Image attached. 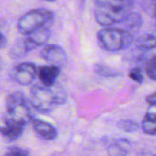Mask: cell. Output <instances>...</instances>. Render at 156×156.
<instances>
[{"label":"cell","mask_w":156,"mask_h":156,"mask_svg":"<svg viewBox=\"0 0 156 156\" xmlns=\"http://www.w3.org/2000/svg\"><path fill=\"white\" fill-rule=\"evenodd\" d=\"M95 19L103 27L127 20L134 4V0H95Z\"/></svg>","instance_id":"cell-1"},{"label":"cell","mask_w":156,"mask_h":156,"mask_svg":"<svg viewBox=\"0 0 156 156\" xmlns=\"http://www.w3.org/2000/svg\"><path fill=\"white\" fill-rule=\"evenodd\" d=\"M67 100V95L63 87L57 82L51 87L35 85L29 92V101L32 107L41 112L48 113L56 106L63 104Z\"/></svg>","instance_id":"cell-2"},{"label":"cell","mask_w":156,"mask_h":156,"mask_svg":"<svg viewBox=\"0 0 156 156\" xmlns=\"http://www.w3.org/2000/svg\"><path fill=\"white\" fill-rule=\"evenodd\" d=\"M54 13L46 8L32 9L22 15L17 23L18 32L22 35L30 34L43 27H50L53 23Z\"/></svg>","instance_id":"cell-3"},{"label":"cell","mask_w":156,"mask_h":156,"mask_svg":"<svg viewBox=\"0 0 156 156\" xmlns=\"http://www.w3.org/2000/svg\"><path fill=\"white\" fill-rule=\"evenodd\" d=\"M97 39L106 50L118 52L129 48L133 41V37L127 30L108 27L97 32Z\"/></svg>","instance_id":"cell-4"},{"label":"cell","mask_w":156,"mask_h":156,"mask_svg":"<svg viewBox=\"0 0 156 156\" xmlns=\"http://www.w3.org/2000/svg\"><path fill=\"white\" fill-rule=\"evenodd\" d=\"M6 115L23 125H26L32 120L29 107L25 96L21 92L9 94L6 101Z\"/></svg>","instance_id":"cell-5"},{"label":"cell","mask_w":156,"mask_h":156,"mask_svg":"<svg viewBox=\"0 0 156 156\" xmlns=\"http://www.w3.org/2000/svg\"><path fill=\"white\" fill-rule=\"evenodd\" d=\"M50 35L49 27H43L26 35L27 37L18 41L11 49L10 56L13 58L25 56L27 53L34 50L38 47L45 45L50 38Z\"/></svg>","instance_id":"cell-6"},{"label":"cell","mask_w":156,"mask_h":156,"mask_svg":"<svg viewBox=\"0 0 156 156\" xmlns=\"http://www.w3.org/2000/svg\"><path fill=\"white\" fill-rule=\"evenodd\" d=\"M38 69L30 62H23L15 66L10 71V77L20 85H29L37 76Z\"/></svg>","instance_id":"cell-7"},{"label":"cell","mask_w":156,"mask_h":156,"mask_svg":"<svg viewBox=\"0 0 156 156\" xmlns=\"http://www.w3.org/2000/svg\"><path fill=\"white\" fill-rule=\"evenodd\" d=\"M40 57L48 63L59 68L64 66L67 62L66 53L63 48L55 44L46 45L40 51Z\"/></svg>","instance_id":"cell-8"},{"label":"cell","mask_w":156,"mask_h":156,"mask_svg":"<svg viewBox=\"0 0 156 156\" xmlns=\"http://www.w3.org/2000/svg\"><path fill=\"white\" fill-rule=\"evenodd\" d=\"M23 124L12 120L6 115L4 116V125L0 126V133L10 141L17 140L20 137L24 130Z\"/></svg>","instance_id":"cell-9"},{"label":"cell","mask_w":156,"mask_h":156,"mask_svg":"<svg viewBox=\"0 0 156 156\" xmlns=\"http://www.w3.org/2000/svg\"><path fill=\"white\" fill-rule=\"evenodd\" d=\"M37 75L44 87H51L60 75V68L53 65L42 66L38 69Z\"/></svg>","instance_id":"cell-10"},{"label":"cell","mask_w":156,"mask_h":156,"mask_svg":"<svg viewBox=\"0 0 156 156\" xmlns=\"http://www.w3.org/2000/svg\"><path fill=\"white\" fill-rule=\"evenodd\" d=\"M32 125L36 133L44 140L51 141L57 137L58 132L54 126L51 124L42 122L40 120H31Z\"/></svg>","instance_id":"cell-11"},{"label":"cell","mask_w":156,"mask_h":156,"mask_svg":"<svg viewBox=\"0 0 156 156\" xmlns=\"http://www.w3.org/2000/svg\"><path fill=\"white\" fill-rule=\"evenodd\" d=\"M142 128L145 133L156 135V106L150 105V108L143 118Z\"/></svg>","instance_id":"cell-12"},{"label":"cell","mask_w":156,"mask_h":156,"mask_svg":"<svg viewBox=\"0 0 156 156\" xmlns=\"http://www.w3.org/2000/svg\"><path fill=\"white\" fill-rule=\"evenodd\" d=\"M131 149V144L126 139H120L113 142L108 148L109 156H127Z\"/></svg>","instance_id":"cell-13"},{"label":"cell","mask_w":156,"mask_h":156,"mask_svg":"<svg viewBox=\"0 0 156 156\" xmlns=\"http://www.w3.org/2000/svg\"><path fill=\"white\" fill-rule=\"evenodd\" d=\"M140 48L144 50H149L156 48V30L150 33L141 43Z\"/></svg>","instance_id":"cell-14"},{"label":"cell","mask_w":156,"mask_h":156,"mask_svg":"<svg viewBox=\"0 0 156 156\" xmlns=\"http://www.w3.org/2000/svg\"><path fill=\"white\" fill-rule=\"evenodd\" d=\"M119 128L126 133H132L139 130V124L132 120H122L119 122Z\"/></svg>","instance_id":"cell-15"},{"label":"cell","mask_w":156,"mask_h":156,"mask_svg":"<svg viewBox=\"0 0 156 156\" xmlns=\"http://www.w3.org/2000/svg\"><path fill=\"white\" fill-rule=\"evenodd\" d=\"M145 72L151 80H156V56L147 62L145 66Z\"/></svg>","instance_id":"cell-16"},{"label":"cell","mask_w":156,"mask_h":156,"mask_svg":"<svg viewBox=\"0 0 156 156\" xmlns=\"http://www.w3.org/2000/svg\"><path fill=\"white\" fill-rule=\"evenodd\" d=\"M95 70L97 74L104 76V77H114V76L118 75L117 72H115L111 69H109L106 66H103V65H96Z\"/></svg>","instance_id":"cell-17"},{"label":"cell","mask_w":156,"mask_h":156,"mask_svg":"<svg viewBox=\"0 0 156 156\" xmlns=\"http://www.w3.org/2000/svg\"><path fill=\"white\" fill-rule=\"evenodd\" d=\"M29 152L19 147H10L4 156H29Z\"/></svg>","instance_id":"cell-18"},{"label":"cell","mask_w":156,"mask_h":156,"mask_svg":"<svg viewBox=\"0 0 156 156\" xmlns=\"http://www.w3.org/2000/svg\"><path fill=\"white\" fill-rule=\"evenodd\" d=\"M129 77L131 80H133L134 81L139 82V83H142L143 80V74L141 69H139V68H134V69H131L129 72Z\"/></svg>","instance_id":"cell-19"},{"label":"cell","mask_w":156,"mask_h":156,"mask_svg":"<svg viewBox=\"0 0 156 156\" xmlns=\"http://www.w3.org/2000/svg\"><path fill=\"white\" fill-rule=\"evenodd\" d=\"M146 101L150 104V105H154L156 106V93L151 94L146 98Z\"/></svg>","instance_id":"cell-20"},{"label":"cell","mask_w":156,"mask_h":156,"mask_svg":"<svg viewBox=\"0 0 156 156\" xmlns=\"http://www.w3.org/2000/svg\"><path fill=\"white\" fill-rule=\"evenodd\" d=\"M6 46V38L5 36L0 32V48H3Z\"/></svg>","instance_id":"cell-21"},{"label":"cell","mask_w":156,"mask_h":156,"mask_svg":"<svg viewBox=\"0 0 156 156\" xmlns=\"http://www.w3.org/2000/svg\"><path fill=\"white\" fill-rule=\"evenodd\" d=\"M142 156H156L154 154H152V153H144Z\"/></svg>","instance_id":"cell-22"},{"label":"cell","mask_w":156,"mask_h":156,"mask_svg":"<svg viewBox=\"0 0 156 156\" xmlns=\"http://www.w3.org/2000/svg\"><path fill=\"white\" fill-rule=\"evenodd\" d=\"M45 1H47V2H55L56 0H45Z\"/></svg>","instance_id":"cell-23"},{"label":"cell","mask_w":156,"mask_h":156,"mask_svg":"<svg viewBox=\"0 0 156 156\" xmlns=\"http://www.w3.org/2000/svg\"><path fill=\"white\" fill-rule=\"evenodd\" d=\"M155 16H156V15H155Z\"/></svg>","instance_id":"cell-24"}]
</instances>
